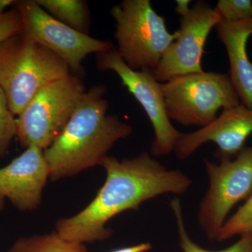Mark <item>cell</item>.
Instances as JSON below:
<instances>
[{
  "mask_svg": "<svg viewBox=\"0 0 252 252\" xmlns=\"http://www.w3.org/2000/svg\"><path fill=\"white\" fill-rule=\"evenodd\" d=\"M96 55L99 70L115 72L147 114L155 135L151 155L160 157L174 152L183 132L174 127L167 116L160 83L156 79L153 71L130 69L114 47Z\"/></svg>",
  "mask_w": 252,
  "mask_h": 252,
  "instance_id": "cell-8",
  "label": "cell"
},
{
  "mask_svg": "<svg viewBox=\"0 0 252 252\" xmlns=\"http://www.w3.org/2000/svg\"><path fill=\"white\" fill-rule=\"evenodd\" d=\"M252 232V194L236 212L228 218L217 235V241H226L235 236Z\"/></svg>",
  "mask_w": 252,
  "mask_h": 252,
  "instance_id": "cell-17",
  "label": "cell"
},
{
  "mask_svg": "<svg viewBox=\"0 0 252 252\" xmlns=\"http://www.w3.org/2000/svg\"><path fill=\"white\" fill-rule=\"evenodd\" d=\"M217 36L225 46L229 61V78L240 102L252 109V63L247 45L252 35V19L238 22L220 21L217 25Z\"/></svg>",
  "mask_w": 252,
  "mask_h": 252,
  "instance_id": "cell-13",
  "label": "cell"
},
{
  "mask_svg": "<svg viewBox=\"0 0 252 252\" xmlns=\"http://www.w3.org/2000/svg\"><path fill=\"white\" fill-rule=\"evenodd\" d=\"M23 21L16 8L0 14V44L23 32Z\"/></svg>",
  "mask_w": 252,
  "mask_h": 252,
  "instance_id": "cell-20",
  "label": "cell"
},
{
  "mask_svg": "<svg viewBox=\"0 0 252 252\" xmlns=\"http://www.w3.org/2000/svg\"><path fill=\"white\" fill-rule=\"evenodd\" d=\"M4 197L3 196L2 193L0 191V210H2L4 204Z\"/></svg>",
  "mask_w": 252,
  "mask_h": 252,
  "instance_id": "cell-23",
  "label": "cell"
},
{
  "mask_svg": "<svg viewBox=\"0 0 252 252\" xmlns=\"http://www.w3.org/2000/svg\"><path fill=\"white\" fill-rule=\"evenodd\" d=\"M215 8L221 21L238 22L252 19L251 0H219Z\"/></svg>",
  "mask_w": 252,
  "mask_h": 252,
  "instance_id": "cell-19",
  "label": "cell"
},
{
  "mask_svg": "<svg viewBox=\"0 0 252 252\" xmlns=\"http://www.w3.org/2000/svg\"><path fill=\"white\" fill-rule=\"evenodd\" d=\"M8 252H89L84 244L69 241L56 231L18 239Z\"/></svg>",
  "mask_w": 252,
  "mask_h": 252,
  "instance_id": "cell-15",
  "label": "cell"
},
{
  "mask_svg": "<svg viewBox=\"0 0 252 252\" xmlns=\"http://www.w3.org/2000/svg\"><path fill=\"white\" fill-rule=\"evenodd\" d=\"M220 21L215 8L205 1H197L190 12L180 18L177 38L153 72L156 79L162 84L180 76L203 72L202 59L205 43Z\"/></svg>",
  "mask_w": 252,
  "mask_h": 252,
  "instance_id": "cell-10",
  "label": "cell"
},
{
  "mask_svg": "<svg viewBox=\"0 0 252 252\" xmlns=\"http://www.w3.org/2000/svg\"><path fill=\"white\" fill-rule=\"evenodd\" d=\"M252 134V109L240 104L223 109L208 126L182 133L174 152L179 160H186L203 144L213 142L217 147L215 157L219 160L232 159L245 148Z\"/></svg>",
  "mask_w": 252,
  "mask_h": 252,
  "instance_id": "cell-11",
  "label": "cell"
},
{
  "mask_svg": "<svg viewBox=\"0 0 252 252\" xmlns=\"http://www.w3.org/2000/svg\"><path fill=\"white\" fill-rule=\"evenodd\" d=\"M191 1L190 0H177L176 1L175 11L177 14L180 15L181 18L187 16L190 12L191 8L189 7V4H190Z\"/></svg>",
  "mask_w": 252,
  "mask_h": 252,
  "instance_id": "cell-22",
  "label": "cell"
},
{
  "mask_svg": "<svg viewBox=\"0 0 252 252\" xmlns=\"http://www.w3.org/2000/svg\"><path fill=\"white\" fill-rule=\"evenodd\" d=\"M48 14L69 28L89 35L90 11L83 0H35Z\"/></svg>",
  "mask_w": 252,
  "mask_h": 252,
  "instance_id": "cell-14",
  "label": "cell"
},
{
  "mask_svg": "<svg viewBox=\"0 0 252 252\" xmlns=\"http://www.w3.org/2000/svg\"><path fill=\"white\" fill-rule=\"evenodd\" d=\"M101 166L104 185L89 205L74 216L56 222V233L69 241L84 244L110 238L107 223L123 212L139 210L144 202L165 194L183 195L193 182L180 170H170L147 152L122 160L107 157Z\"/></svg>",
  "mask_w": 252,
  "mask_h": 252,
  "instance_id": "cell-1",
  "label": "cell"
},
{
  "mask_svg": "<svg viewBox=\"0 0 252 252\" xmlns=\"http://www.w3.org/2000/svg\"><path fill=\"white\" fill-rule=\"evenodd\" d=\"M204 162L209 187L199 205L198 221L207 239L214 242L233 207L252 194V147L219 163Z\"/></svg>",
  "mask_w": 252,
  "mask_h": 252,
  "instance_id": "cell-7",
  "label": "cell"
},
{
  "mask_svg": "<svg viewBox=\"0 0 252 252\" xmlns=\"http://www.w3.org/2000/svg\"><path fill=\"white\" fill-rule=\"evenodd\" d=\"M110 14L115 21L118 54L133 70L154 72L177 32H169L165 18L156 12L150 0H124Z\"/></svg>",
  "mask_w": 252,
  "mask_h": 252,
  "instance_id": "cell-4",
  "label": "cell"
},
{
  "mask_svg": "<svg viewBox=\"0 0 252 252\" xmlns=\"http://www.w3.org/2000/svg\"><path fill=\"white\" fill-rule=\"evenodd\" d=\"M14 117L6 95L0 88V155L6 152L11 140L16 137L17 126Z\"/></svg>",
  "mask_w": 252,
  "mask_h": 252,
  "instance_id": "cell-18",
  "label": "cell"
},
{
  "mask_svg": "<svg viewBox=\"0 0 252 252\" xmlns=\"http://www.w3.org/2000/svg\"><path fill=\"white\" fill-rule=\"evenodd\" d=\"M170 208L173 212L177 225L180 246L183 252H252V232L240 236V239L229 248L219 251L205 250L189 236L184 220L182 204L180 199L175 196L170 200Z\"/></svg>",
  "mask_w": 252,
  "mask_h": 252,
  "instance_id": "cell-16",
  "label": "cell"
},
{
  "mask_svg": "<svg viewBox=\"0 0 252 252\" xmlns=\"http://www.w3.org/2000/svg\"><path fill=\"white\" fill-rule=\"evenodd\" d=\"M23 21L21 34L61 57L73 72H81V63L91 54L112 49L109 41L94 39L60 22L36 4L35 0L16 1Z\"/></svg>",
  "mask_w": 252,
  "mask_h": 252,
  "instance_id": "cell-9",
  "label": "cell"
},
{
  "mask_svg": "<svg viewBox=\"0 0 252 252\" xmlns=\"http://www.w3.org/2000/svg\"><path fill=\"white\" fill-rule=\"evenodd\" d=\"M85 92L82 81L72 74L42 88L17 116L16 137L21 146L49 148L64 130Z\"/></svg>",
  "mask_w": 252,
  "mask_h": 252,
  "instance_id": "cell-6",
  "label": "cell"
},
{
  "mask_svg": "<svg viewBox=\"0 0 252 252\" xmlns=\"http://www.w3.org/2000/svg\"><path fill=\"white\" fill-rule=\"evenodd\" d=\"M167 116L185 126H208L220 109L241 104L227 74L191 73L160 84Z\"/></svg>",
  "mask_w": 252,
  "mask_h": 252,
  "instance_id": "cell-5",
  "label": "cell"
},
{
  "mask_svg": "<svg viewBox=\"0 0 252 252\" xmlns=\"http://www.w3.org/2000/svg\"><path fill=\"white\" fill-rule=\"evenodd\" d=\"M152 248V246L150 243H142L132 246L117 249L109 252H148Z\"/></svg>",
  "mask_w": 252,
  "mask_h": 252,
  "instance_id": "cell-21",
  "label": "cell"
},
{
  "mask_svg": "<svg viewBox=\"0 0 252 252\" xmlns=\"http://www.w3.org/2000/svg\"><path fill=\"white\" fill-rule=\"evenodd\" d=\"M69 69L58 55L21 33L0 44V88L14 116L44 86L70 74Z\"/></svg>",
  "mask_w": 252,
  "mask_h": 252,
  "instance_id": "cell-3",
  "label": "cell"
},
{
  "mask_svg": "<svg viewBox=\"0 0 252 252\" xmlns=\"http://www.w3.org/2000/svg\"><path fill=\"white\" fill-rule=\"evenodd\" d=\"M50 178L44 150L31 145L9 165L0 168V191L21 211L40 205L43 189Z\"/></svg>",
  "mask_w": 252,
  "mask_h": 252,
  "instance_id": "cell-12",
  "label": "cell"
},
{
  "mask_svg": "<svg viewBox=\"0 0 252 252\" xmlns=\"http://www.w3.org/2000/svg\"><path fill=\"white\" fill-rule=\"evenodd\" d=\"M106 92L104 85L86 91L57 140L44 150L50 180L73 177L91 167L101 166L114 144L132 133V126L116 114H107Z\"/></svg>",
  "mask_w": 252,
  "mask_h": 252,
  "instance_id": "cell-2",
  "label": "cell"
}]
</instances>
